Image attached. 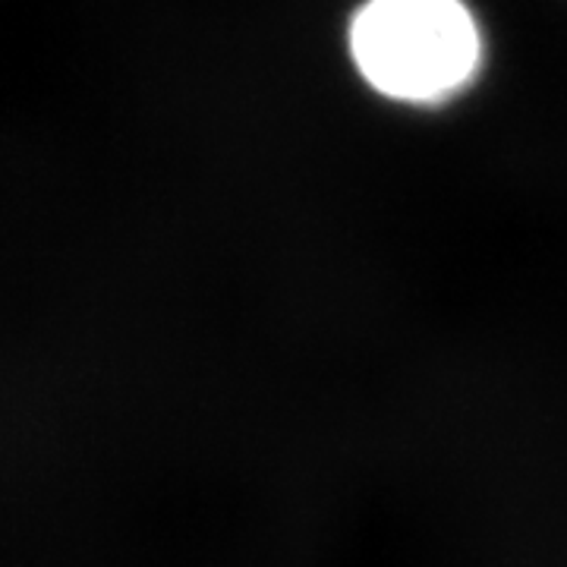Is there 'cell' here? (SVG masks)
<instances>
[{"label": "cell", "mask_w": 567, "mask_h": 567, "mask_svg": "<svg viewBox=\"0 0 567 567\" xmlns=\"http://www.w3.org/2000/svg\"><path fill=\"white\" fill-rule=\"evenodd\" d=\"M347 48L365 85L406 107L461 99L486 63V35L466 0H365Z\"/></svg>", "instance_id": "obj_1"}]
</instances>
